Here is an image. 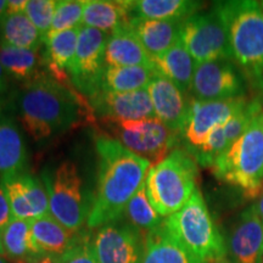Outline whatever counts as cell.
Segmentation results:
<instances>
[{
	"instance_id": "ffe728a7",
	"label": "cell",
	"mask_w": 263,
	"mask_h": 263,
	"mask_svg": "<svg viewBox=\"0 0 263 263\" xmlns=\"http://www.w3.org/2000/svg\"><path fill=\"white\" fill-rule=\"evenodd\" d=\"M31 234L35 248L42 255L60 257L82 236L68 230L50 213L31 221Z\"/></svg>"
},
{
	"instance_id": "bcb514c9",
	"label": "cell",
	"mask_w": 263,
	"mask_h": 263,
	"mask_svg": "<svg viewBox=\"0 0 263 263\" xmlns=\"http://www.w3.org/2000/svg\"><path fill=\"white\" fill-rule=\"evenodd\" d=\"M262 114H263V108H262Z\"/></svg>"
},
{
	"instance_id": "52a82bcc",
	"label": "cell",
	"mask_w": 263,
	"mask_h": 263,
	"mask_svg": "<svg viewBox=\"0 0 263 263\" xmlns=\"http://www.w3.org/2000/svg\"><path fill=\"white\" fill-rule=\"evenodd\" d=\"M43 184L49 196L50 215L71 232H81L89 218L90 207L84 199L77 164L64 161L51 174L44 173Z\"/></svg>"
},
{
	"instance_id": "6da1fadb",
	"label": "cell",
	"mask_w": 263,
	"mask_h": 263,
	"mask_svg": "<svg viewBox=\"0 0 263 263\" xmlns=\"http://www.w3.org/2000/svg\"><path fill=\"white\" fill-rule=\"evenodd\" d=\"M99 157L97 193L91 202L88 228H100L116 222L126 212L128 202L145 183L149 161L136 155L112 137L97 139Z\"/></svg>"
},
{
	"instance_id": "d6986e66",
	"label": "cell",
	"mask_w": 263,
	"mask_h": 263,
	"mask_svg": "<svg viewBox=\"0 0 263 263\" xmlns=\"http://www.w3.org/2000/svg\"><path fill=\"white\" fill-rule=\"evenodd\" d=\"M141 263H203L190 252L162 223L146 233Z\"/></svg>"
},
{
	"instance_id": "5b68a950",
	"label": "cell",
	"mask_w": 263,
	"mask_h": 263,
	"mask_svg": "<svg viewBox=\"0 0 263 263\" xmlns=\"http://www.w3.org/2000/svg\"><path fill=\"white\" fill-rule=\"evenodd\" d=\"M222 182L242 190L246 199L261 196L263 186V114L227 149L212 167Z\"/></svg>"
},
{
	"instance_id": "7bdbcfd3",
	"label": "cell",
	"mask_w": 263,
	"mask_h": 263,
	"mask_svg": "<svg viewBox=\"0 0 263 263\" xmlns=\"http://www.w3.org/2000/svg\"><path fill=\"white\" fill-rule=\"evenodd\" d=\"M0 263H11V262H10L9 259L5 257V256H2V255H0Z\"/></svg>"
},
{
	"instance_id": "8992f818",
	"label": "cell",
	"mask_w": 263,
	"mask_h": 263,
	"mask_svg": "<svg viewBox=\"0 0 263 263\" xmlns=\"http://www.w3.org/2000/svg\"><path fill=\"white\" fill-rule=\"evenodd\" d=\"M163 223L180 244L203 263L226 257V241L199 189L180 211L167 217Z\"/></svg>"
},
{
	"instance_id": "836d02e7",
	"label": "cell",
	"mask_w": 263,
	"mask_h": 263,
	"mask_svg": "<svg viewBox=\"0 0 263 263\" xmlns=\"http://www.w3.org/2000/svg\"><path fill=\"white\" fill-rule=\"evenodd\" d=\"M57 6V0H28L25 14L41 33L43 41L50 32Z\"/></svg>"
},
{
	"instance_id": "b9f144b4",
	"label": "cell",
	"mask_w": 263,
	"mask_h": 263,
	"mask_svg": "<svg viewBox=\"0 0 263 263\" xmlns=\"http://www.w3.org/2000/svg\"><path fill=\"white\" fill-rule=\"evenodd\" d=\"M207 263H234L233 261H230L227 257H223V258H218V259H215V261H211V262H207Z\"/></svg>"
},
{
	"instance_id": "7a4b0ae2",
	"label": "cell",
	"mask_w": 263,
	"mask_h": 263,
	"mask_svg": "<svg viewBox=\"0 0 263 263\" xmlns=\"http://www.w3.org/2000/svg\"><path fill=\"white\" fill-rule=\"evenodd\" d=\"M16 111L22 128L34 141L71 129L87 115L80 94L57 78L42 74L20 91Z\"/></svg>"
},
{
	"instance_id": "5bb4252c",
	"label": "cell",
	"mask_w": 263,
	"mask_h": 263,
	"mask_svg": "<svg viewBox=\"0 0 263 263\" xmlns=\"http://www.w3.org/2000/svg\"><path fill=\"white\" fill-rule=\"evenodd\" d=\"M12 218L32 221L49 215V196L44 184L31 174L12 172L0 177Z\"/></svg>"
},
{
	"instance_id": "9a60e30c",
	"label": "cell",
	"mask_w": 263,
	"mask_h": 263,
	"mask_svg": "<svg viewBox=\"0 0 263 263\" xmlns=\"http://www.w3.org/2000/svg\"><path fill=\"white\" fill-rule=\"evenodd\" d=\"M93 112L101 120L134 121L155 117L146 89L130 93H110L99 90L89 98Z\"/></svg>"
},
{
	"instance_id": "603a6c76",
	"label": "cell",
	"mask_w": 263,
	"mask_h": 263,
	"mask_svg": "<svg viewBox=\"0 0 263 263\" xmlns=\"http://www.w3.org/2000/svg\"><path fill=\"white\" fill-rule=\"evenodd\" d=\"M196 65V61L184 47L182 39L170 50L153 59L154 71L176 84L183 93L192 88Z\"/></svg>"
},
{
	"instance_id": "44dd1931",
	"label": "cell",
	"mask_w": 263,
	"mask_h": 263,
	"mask_svg": "<svg viewBox=\"0 0 263 263\" xmlns=\"http://www.w3.org/2000/svg\"><path fill=\"white\" fill-rule=\"evenodd\" d=\"M132 6L133 2L85 0L82 26L99 29L111 35L129 24Z\"/></svg>"
},
{
	"instance_id": "ee69618b",
	"label": "cell",
	"mask_w": 263,
	"mask_h": 263,
	"mask_svg": "<svg viewBox=\"0 0 263 263\" xmlns=\"http://www.w3.org/2000/svg\"><path fill=\"white\" fill-rule=\"evenodd\" d=\"M262 194H263V186H262V193H261V195H262Z\"/></svg>"
},
{
	"instance_id": "7402d4cb",
	"label": "cell",
	"mask_w": 263,
	"mask_h": 263,
	"mask_svg": "<svg viewBox=\"0 0 263 263\" xmlns=\"http://www.w3.org/2000/svg\"><path fill=\"white\" fill-rule=\"evenodd\" d=\"M105 66H145L154 70L153 59L128 26L108 37Z\"/></svg>"
},
{
	"instance_id": "2e32d148",
	"label": "cell",
	"mask_w": 263,
	"mask_h": 263,
	"mask_svg": "<svg viewBox=\"0 0 263 263\" xmlns=\"http://www.w3.org/2000/svg\"><path fill=\"white\" fill-rule=\"evenodd\" d=\"M155 117L170 129L182 134L190 110V103L184 93L163 76L155 74L146 88Z\"/></svg>"
},
{
	"instance_id": "e575fe53",
	"label": "cell",
	"mask_w": 263,
	"mask_h": 263,
	"mask_svg": "<svg viewBox=\"0 0 263 263\" xmlns=\"http://www.w3.org/2000/svg\"><path fill=\"white\" fill-rule=\"evenodd\" d=\"M59 259L60 263H97L93 240L90 241L88 236L82 235V238L64 255H61Z\"/></svg>"
},
{
	"instance_id": "cb8c5ba5",
	"label": "cell",
	"mask_w": 263,
	"mask_h": 263,
	"mask_svg": "<svg viewBox=\"0 0 263 263\" xmlns=\"http://www.w3.org/2000/svg\"><path fill=\"white\" fill-rule=\"evenodd\" d=\"M27 160V149L17 124L0 107V177L22 172Z\"/></svg>"
},
{
	"instance_id": "3957f363",
	"label": "cell",
	"mask_w": 263,
	"mask_h": 263,
	"mask_svg": "<svg viewBox=\"0 0 263 263\" xmlns=\"http://www.w3.org/2000/svg\"><path fill=\"white\" fill-rule=\"evenodd\" d=\"M213 8L228 32L233 60L263 103V8L251 0L219 2Z\"/></svg>"
},
{
	"instance_id": "74e56055",
	"label": "cell",
	"mask_w": 263,
	"mask_h": 263,
	"mask_svg": "<svg viewBox=\"0 0 263 263\" xmlns=\"http://www.w3.org/2000/svg\"><path fill=\"white\" fill-rule=\"evenodd\" d=\"M11 263H60V259L57 256L51 255H38L32 256L24 259H17V261H10Z\"/></svg>"
},
{
	"instance_id": "83f0119b",
	"label": "cell",
	"mask_w": 263,
	"mask_h": 263,
	"mask_svg": "<svg viewBox=\"0 0 263 263\" xmlns=\"http://www.w3.org/2000/svg\"><path fill=\"white\" fill-rule=\"evenodd\" d=\"M2 242L4 255L9 261L42 255L32 240L31 221L12 218L3 233Z\"/></svg>"
},
{
	"instance_id": "8d00e7d4",
	"label": "cell",
	"mask_w": 263,
	"mask_h": 263,
	"mask_svg": "<svg viewBox=\"0 0 263 263\" xmlns=\"http://www.w3.org/2000/svg\"><path fill=\"white\" fill-rule=\"evenodd\" d=\"M28 0H8L4 15L25 14Z\"/></svg>"
},
{
	"instance_id": "ba28073f",
	"label": "cell",
	"mask_w": 263,
	"mask_h": 263,
	"mask_svg": "<svg viewBox=\"0 0 263 263\" xmlns=\"http://www.w3.org/2000/svg\"><path fill=\"white\" fill-rule=\"evenodd\" d=\"M103 122L112 133L114 139L153 166L176 150L179 140L180 133L170 129L156 117L134 121L103 120Z\"/></svg>"
},
{
	"instance_id": "ac0fdd59",
	"label": "cell",
	"mask_w": 263,
	"mask_h": 263,
	"mask_svg": "<svg viewBox=\"0 0 263 263\" xmlns=\"http://www.w3.org/2000/svg\"><path fill=\"white\" fill-rule=\"evenodd\" d=\"M182 25L183 21L132 17L128 27L154 59L170 50L182 39Z\"/></svg>"
},
{
	"instance_id": "f35d334b",
	"label": "cell",
	"mask_w": 263,
	"mask_h": 263,
	"mask_svg": "<svg viewBox=\"0 0 263 263\" xmlns=\"http://www.w3.org/2000/svg\"><path fill=\"white\" fill-rule=\"evenodd\" d=\"M6 88H8V74H6L3 66L0 65V103H2L6 93Z\"/></svg>"
},
{
	"instance_id": "8fae6325",
	"label": "cell",
	"mask_w": 263,
	"mask_h": 263,
	"mask_svg": "<svg viewBox=\"0 0 263 263\" xmlns=\"http://www.w3.org/2000/svg\"><path fill=\"white\" fill-rule=\"evenodd\" d=\"M190 90L199 101L244 97L245 78L230 60L202 62L196 65Z\"/></svg>"
},
{
	"instance_id": "ab89813d",
	"label": "cell",
	"mask_w": 263,
	"mask_h": 263,
	"mask_svg": "<svg viewBox=\"0 0 263 263\" xmlns=\"http://www.w3.org/2000/svg\"><path fill=\"white\" fill-rule=\"evenodd\" d=\"M255 209H256V211H257V213L259 216H261V218L263 219V194L261 196L258 197V200H257V202L255 203Z\"/></svg>"
},
{
	"instance_id": "e0dca14e",
	"label": "cell",
	"mask_w": 263,
	"mask_h": 263,
	"mask_svg": "<svg viewBox=\"0 0 263 263\" xmlns=\"http://www.w3.org/2000/svg\"><path fill=\"white\" fill-rule=\"evenodd\" d=\"M228 250L234 263H263V219L250 206L233 227Z\"/></svg>"
},
{
	"instance_id": "277c9868",
	"label": "cell",
	"mask_w": 263,
	"mask_h": 263,
	"mask_svg": "<svg viewBox=\"0 0 263 263\" xmlns=\"http://www.w3.org/2000/svg\"><path fill=\"white\" fill-rule=\"evenodd\" d=\"M197 162L188 150L176 149L151 166L145 178L147 199L161 217H170L186 205L195 193Z\"/></svg>"
},
{
	"instance_id": "d590c367",
	"label": "cell",
	"mask_w": 263,
	"mask_h": 263,
	"mask_svg": "<svg viewBox=\"0 0 263 263\" xmlns=\"http://www.w3.org/2000/svg\"><path fill=\"white\" fill-rule=\"evenodd\" d=\"M12 219L11 215V209H10V203L8 200V196H6V193L4 190V186H3L2 182H0V255H4V250H3V233L6 228V226L9 224L10 221Z\"/></svg>"
},
{
	"instance_id": "1f68e13d",
	"label": "cell",
	"mask_w": 263,
	"mask_h": 263,
	"mask_svg": "<svg viewBox=\"0 0 263 263\" xmlns=\"http://www.w3.org/2000/svg\"><path fill=\"white\" fill-rule=\"evenodd\" d=\"M85 0H61L58 2L57 11H55L52 25L50 28L51 33L68 31L82 27L83 21Z\"/></svg>"
},
{
	"instance_id": "484cf974",
	"label": "cell",
	"mask_w": 263,
	"mask_h": 263,
	"mask_svg": "<svg viewBox=\"0 0 263 263\" xmlns=\"http://www.w3.org/2000/svg\"><path fill=\"white\" fill-rule=\"evenodd\" d=\"M201 3L190 0H138L133 2L132 17L184 21L196 14Z\"/></svg>"
},
{
	"instance_id": "4fadbf2b",
	"label": "cell",
	"mask_w": 263,
	"mask_h": 263,
	"mask_svg": "<svg viewBox=\"0 0 263 263\" xmlns=\"http://www.w3.org/2000/svg\"><path fill=\"white\" fill-rule=\"evenodd\" d=\"M93 248L97 263H141L145 240L139 229L118 219L100 227Z\"/></svg>"
},
{
	"instance_id": "f1b7e54d",
	"label": "cell",
	"mask_w": 263,
	"mask_h": 263,
	"mask_svg": "<svg viewBox=\"0 0 263 263\" xmlns=\"http://www.w3.org/2000/svg\"><path fill=\"white\" fill-rule=\"evenodd\" d=\"M80 31L81 27L68 29V31L51 33L44 38L43 44L47 47L48 60L54 73L70 68L77 51Z\"/></svg>"
},
{
	"instance_id": "d4e9b609",
	"label": "cell",
	"mask_w": 263,
	"mask_h": 263,
	"mask_svg": "<svg viewBox=\"0 0 263 263\" xmlns=\"http://www.w3.org/2000/svg\"><path fill=\"white\" fill-rule=\"evenodd\" d=\"M156 72L145 66H112L105 67L100 90L110 93H130L146 89Z\"/></svg>"
},
{
	"instance_id": "30bf717a",
	"label": "cell",
	"mask_w": 263,
	"mask_h": 263,
	"mask_svg": "<svg viewBox=\"0 0 263 263\" xmlns=\"http://www.w3.org/2000/svg\"><path fill=\"white\" fill-rule=\"evenodd\" d=\"M110 35L99 29L83 27L80 31L77 51L68 68L72 84L90 98L100 90L105 70V51Z\"/></svg>"
},
{
	"instance_id": "60d3db41",
	"label": "cell",
	"mask_w": 263,
	"mask_h": 263,
	"mask_svg": "<svg viewBox=\"0 0 263 263\" xmlns=\"http://www.w3.org/2000/svg\"><path fill=\"white\" fill-rule=\"evenodd\" d=\"M5 9H6V2L5 0H0V25H2V20H3V16H4Z\"/></svg>"
},
{
	"instance_id": "f6af8a7d",
	"label": "cell",
	"mask_w": 263,
	"mask_h": 263,
	"mask_svg": "<svg viewBox=\"0 0 263 263\" xmlns=\"http://www.w3.org/2000/svg\"><path fill=\"white\" fill-rule=\"evenodd\" d=\"M262 8H263V3H262Z\"/></svg>"
},
{
	"instance_id": "9c48e42d",
	"label": "cell",
	"mask_w": 263,
	"mask_h": 263,
	"mask_svg": "<svg viewBox=\"0 0 263 263\" xmlns=\"http://www.w3.org/2000/svg\"><path fill=\"white\" fill-rule=\"evenodd\" d=\"M182 42L196 64L233 60L228 32L215 8L212 11L194 14L184 20Z\"/></svg>"
},
{
	"instance_id": "7c38bea8",
	"label": "cell",
	"mask_w": 263,
	"mask_h": 263,
	"mask_svg": "<svg viewBox=\"0 0 263 263\" xmlns=\"http://www.w3.org/2000/svg\"><path fill=\"white\" fill-rule=\"evenodd\" d=\"M248 103L249 99L245 95L215 101H199L194 99L190 103L188 120L182 132L186 150L192 151L201 146L216 127L226 124Z\"/></svg>"
},
{
	"instance_id": "4316f807",
	"label": "cell",
	"mask_w": 263,
	"mask_h": 263,
	"mask_svg": "<svg viewBox=\"0 0 263 263\" xmlns=\"http://www.w3.org/2000/svg\"><path fill=\"white\" fill-rule=\"evenodd\" d=\"M0 44L38 50L43 38L26 14L4 15L0 25Z\"/></svg>"
},
{
	"instance_id": "f546056e",
	"label": "cell",
	"mask_w": 263,
	"mask_h": 263,
	"mask_svg": "<svg viewBox=\"0 0 263 263\" xmlns=\"http://www.w3.org/2000/svg\"><path fill=\"white\" fill-rule=\"evenodd\" d=\"M0 65L6 74L17 81L26 83L38 77L37 70L39 66L37 50L18 49L0 44Z\"/></svg>"
},
{
	"instance_id": "d6a6232c",
	"label": "cell",
	"mask_w": 263,
	"mask_h": 263,
	"mask_svg": "<svg viewBox=\"0 0 263 263\" xmlns=\"http://www.w3.org/2000/svg\"><path fill=\"white\" fill-rule=\"evenodd\" d=\"M223 126L216 127L209 134V137L206 138L205 143L201 146L189 151L196 162L201 164L202 167H211L212 168L213 164L218 160V157L229 147V143L227 141Z\"/></svg>"
},
{
	"instance_id": "4dcf8cb0",
	"label": "cell",
	"mask_w": 263,
	"mask_h": 263,
	"mask_svg": "<svg viewBox=\"0 0 263 263\" xmlns=\"http://www.w3.org/2000/svg\"><path fill=\"white\" fill-rule=\"evenodd\" d=\"M124 216L127 217L130 224L139 229L140 232L145 230L149 233L163 223L162 217L155 211L147 199L145 183L140 186V189L128 202Z\"/></svg>"
}]
</instances>
